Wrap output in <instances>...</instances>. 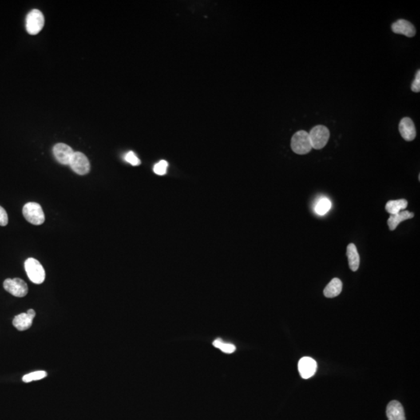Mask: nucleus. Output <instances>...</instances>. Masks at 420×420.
Instances as JSON below:
<instances>
[{"label": "nucleus", "instance_id": "f8f14e48", "mask_svg": "<svg viewBox=\"0 0 420 420\" xmlns=\"http://www.w3.org/2000/svg\"><path fill=\"white\" fill-rule=\"evenodd\" d=\"M391 30L395 34H403L406 37H413L417 30L413 24L405 20H398L391 25Z\"/></svg>", "mask_w": 420, "mask_h": 420}, {"label": "nucleus", "instance_id": "6ab92c4d", "mask_svg": "<svg viewBox=\"0 0 420 420\" xmlns=\"http://www.w3.org/2000/svg\"><path fill=\"white\" fill-rule=\"evenodd\" d=\"M331 201H330L329 199L323 198V199L319 200L318 203H317L316 207H315V212H316L318 215L323 216V215H325V214H326L329 212V210L331 209Z\"/></svg>", "mask_w": 420, "mask_h": 420}, {"label": "nucleus", "instance_id": "dca6fc26", "mask_svg": "<svg viewBox=\"0 0 420 420\" xmlns=\"http://www.w3.org/2000/svg\"><path fill=\"white\" fill-rule=\"evenodd\" d=\"M342 283L338 278H334L324 290V295L328 298H335L342 292Z\"/></svg>", "mask_w": 420, "mask_h": 420}, {"label": "nucleus", "instance_id": "a211bd4d", "mask_svg": "<svg viewBox=\"0 0 420 420\" xmlns=\"http://www.w3.org/2000/svg\"><path fill=\"white\" fill-rule=\"evenodd\" d=\"M212 345L227 354H231L236 351V346L235 345H233L232 343H226L219 338L214 340Z\"/></svg>", "mask_w": 420, "mask_h": 420}, {"label": "nucleus", "instance_id": "412c9836", "mask_svg": "<svg viewBox=\"0 0 420 420\" xmlns=\"http://www.w3.org/2000/svg\"><path fill=\"white\" fill-rule=\"evenodd\" d=\"M168 163L166 160H160L153 167V171L157 175H164L168 171Z\"/></svg>", "mask_w": 420, "mask_h": 420}, {"label": "nucleus", "instance_id": "aec40b11", "mask_svg": "<svg viewBox=\"0 0 420 420\" xmlns=\"http://www.w3.org/2000/svg\"><path fill=\"white\" fill-rule=\"evenodd\" d=\"M46 372L45 371H36L32 372L30 374H26L23 377V381L25 383H29L31 381H38V380L43 379L47 377Z\"/></svg>", "mask_w": 420, "mask_h": 420}, {"label": "nucleus", "instance_id": "5701e85b", "mask_svg": "<svg viewBox=\"0 0 420 420\" xmlns=\"http://www.w3.org/2000/svg\"><path fill=\"white\" fill-rule=\"evenodd\" d=\"M412 90L415 93H419L420 91V71H417L416 78L412 84Z\"/></svg>", "mask_w": 420, "mask_h": 420}, {"label": "nucleus", "instance_id": "39448f33", "mask_svg": "<svg viewBox=\"0 0 420 420\" xmlns=\"http://www.w3.org/2000/svg\"><path fill=\"white\" fill-rule=\"evenodd\" d=\"M45 25V17L38 9H33L26 18L27 31L31 35L38 34Z\"/></svg>", "mask_w": 420, "mask_h": 420}, {"label": "nucleus", "instance_id": "ddd939ff", "mask_svg": "<svg viewBox=\"0 0 420 420\" xmlns=\"http://www.w3.org/2000/svg\"><path fill=\"white\" fill-rule=\"evenodd\" d=\"M387 417L389 420H405L403 407L398 401H392L387 407Z\"/></svg>", "mask_w": 420, "mask_h": 420}, {"label": "nucleus", "instance_id": "2eb2a0df", "mask_svg": "<svg viewBox=\"0 0 420 420\" xmlns=\"http://www.w3.org/2000/svg\"><path fill=\"white\" fill-rule=\"evenodd\" d=\"M346 255H347L349 266L352 271H357L360 266V255L355 244H350L347 246Z\"/></svg>", "mask_w": 420, "mask_h": 420}, {"label": "nucleus", "instance_id": "1a4fd4ad", "mask_svg": "<svg viewBox=\"0 0 420 420\" xmlns=\"http://www.w3.org/2000/svg\"><path fill=\"white\" fill-rule=\"evenodd\" d=\"M35 315V311L33 309L28 310L27 313L18 314L13 318V326L19 331H25L31 327L32 322Z\"/></svg>", "mask_w": 420, "mask_h": 420}, {"label": "nucleus", "instance_id": "f257e3e1", "mask_svg": "<svg viewBox=\"0 0 420 420\" xmlns=\"http://www.w3.org/2000/svg\"><path fill=\"white\" fill-rule=\"evenodd\" d=\"M291 149L299 155L307 154L313 149L308 132L300 130L296 132L291 139Z\"/></svg>", "mask_w": 420, "mask_h": 420}, {"label": "nucleus", "instance_id": "f3484780", "mask_svg": "<svg viewBox=\"0 0 420 420\" xmlns=\"http://www.w3.org/2000/svg\"><path fill=\"white\" fill-rule=\"evenodd\" d=\"M407 206V200L404 199H398V200H390L386 203L385 210L390 215H394V214L398 213L402 210H405Z\"/></svg>", "mask_w": 420, "mask_h": 420}, {"label": "nucleus", "instance_id": "f03ea898", "mask_svg": "<svg viewBox=\"0 0 420 420\" xmlns=\"http://www.w3.org/2000/svg\"><path fill=\"white\" fill-rule=\"evenodd\" d=\"M27 275L32 283L41 284L45 279V271L38 261L33 258L28 259L25 263Z\"/></svg>", "mask_w": 420, "mask_h": 420}, {"label": "nucleus", "instance_id": "b1692460", "mask_svg": "<svg viewBox=\"0 0 420 420\" xmlns=\"http://www.w3.org/2000/svg\"><path fill=\"white\" fill-rule=\"evenodd\" d=\"M8 223V215L6 210H4L2 207H0V226L5 227L7 225Z\"/></svg>", "mask_w": 420, "mask_h": 420}, {"label": "nucleus", "instance_id": "7ed1b4c3", "mask_svg": "<svg viewBox=\"0 0 420 420\" xmlns=\"http://www.w3.org/2000/svg\"><path fill=\"white\" fill-rule=\"evenodd\" d=\"M23 214L29 223L41 225L45 222V213L38 203H28L23 208Z\"/></svg>", "mask_w": 420, "mask_h": 420}, {"label": "nucleus", "instance_id": "9d476101", "mask_svg": "<svg viewBox=\"0 0 420 420\" xmlns=\"http://www.w3.org/2000/svg\"><path fill=\"white\" fill-rule=\"evenodd\" d=\"M298 370L303 379L311 378L317 370L316 361L311 357H303L298 362Z\"/></svg>", "mask_w": 420, "mask_h": 420}, {"label": "nucleus", "instance_id": "6e6552de", "mask_svg": "<svg viewBox=\"0 0 420 420\" xmlns=\"http://www.w3.org/2000/svg\"><path fill=\"white\" fill-rule=\"evenodd\" d=\"M74 152V150L65 143H58L53 147L55 157L63 165H69Z\"/></svg>", "mask_w": 420, "mask_h": 420}, {"label": "nucleus", "instance_id": "4468645a", "mask_svg": "<svg viewBox=\"0 0 420 420\" xmlns=\"http://www.w3.org/2000/svg\"><path fill=\"white\" fill-rule=\"evenodd\" d=\"M413 217H414L413 212H409L407 210H402L398 213L390 215L389 220H388V225H389L390 231H394L402 222L412 219Z\"/></svg>", "mask_w": 420, "mask_h": 420}, {"label": "nucleus", "instance_id": "0eeeda50", "mask_svg": "<svg viewBox=\"0 0 420 420\" xmlns=\"http://www.w3.org/2000/svg\"><path fill=\"white\" fill-rule=\"evenodd\" d=\"M75 173L85 175L90 171V164L86 155L81 152H75L69 164Z\"/></svg>", "mask_w": 420, "mask_h": 420}, {"label": "nucleus", "instance_id": "423d86ee", "mask_svg": "<svg viewBox=\"0 0 420 420\" xmlns=\"http://www.w3.org/2000/svg\"><path fill=\"white\" fill-rule=\"evenodd\" d=\"M3 287L8 293L17 298H24L28 293V285L19 278L6 279L4 281Z\"/></svg>", "mask_w": 420, "mask_h": 420}, {"label": "nucleus", "instance_id": "9b49d317", "mask_svg": "<svg viewBox=\"0 0 420 420\" xmlns=\"http://www.w3.org/2000/svg\"><path fill=\"white\" fill-rule=\"evenodd\" d=\"M399 132L405 141L410 142L415 140L417 136V129L414 122L410 118L405 117L401 120L399 124Z\"/></svg>", "mask_w": 420, "mask_h": 420}, {"label": "nucleus", "instance_id": "20e7f679", "mask_svg": "<svg viewBox=\"0 0 420 420\" xmlns=\"http://www.w3.org/2000/svg\"><path fill=\"white\" fill-rule=\"evenodd\" d=\"M312 148L321 150L326 147L329 138L330 132L327 127L324 125H317L311 129L309 133Z\"/></svg>", "mask_w": 420, "mask_h": 420}, {"label": "nucleus", "instance_id": "4be33fe9", "mask_svg": "<svg viewBox=\"0 0 420 420\" xmlns=\"http://www.w3.org/2000/svg\"><path fill=\"white\" fill-rule=\"evenodd\" d=\"M125 160L129 164H132V166H138L141 164L140 159L138 158L137 156L135 154V152H132V151L127 152L125 156Z\"/></svg>", "mask_w": 420, "mask_h": 420}]
</instances>
